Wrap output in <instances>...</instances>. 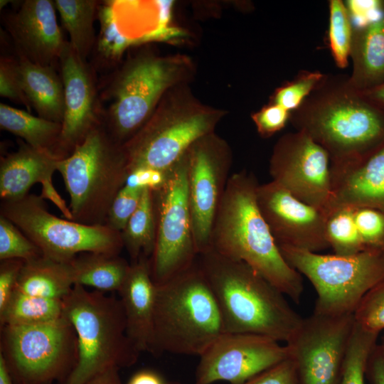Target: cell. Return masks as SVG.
Returning <instances> with one entry per match:
<instances>
[{
  "label": "cell",
  "instance_id": "cell-13",
  "mask_svg": "<svg viewBox=\"0 0 384 384\" xmlns=\"http://www.w3.org/2000/svg\"><path fill=\"white\" fill-rule=\"evenodd\" d=\"M353 314L326 316L313 312L285 343L294 361L299 384H339Z\"/></svg>",
  "mask_w": 384,
  "mask_h": 384
},
{
  "label": "cell",
  "instance_id": "cell-45",
  "mask_svg": "<svg viewBox=\"0 0 384 384\" xmlns=\"http://www.w3.org/2000/svg\"><path fill=\"white\" fill-rule=\"evenodd\" d=\"M366 378L369 384H384V359L377 345L368 358Z\"/></svg>",
  "mask_w": 384,
  "mask_h": 384
},
{
  "label": "cell",
  "instance_id": "cell-2",
  "mask_svg": "<svg viewBox=\"0 0 384 384\" xmlns=\"http://www.w3.org/2000/svg\"><path fill=\"white\" fill-rule=\"evenodd\" d=\"M289 122L326 151L331 165L358 159L384 143V110L348 77L324 75Z\"/></svg>",
  "mask_w": 384,
  "mask_h": 384
},
{
  "label": "cell",
  "instance_id": "cell-10",
  "mask_svg": "<svg viewBox=\"0 0 384 384\" xmlns=\"http://www.w3.org/2000/svg\"><path fill=\"white\" fill-rule=\"evenodd\" d=\"M41 196L1 201L0 215L11 221L43 256L69 262L82 252L119 255L124 248L120 232L106 225H89L50 213Z\"/></svg>",
  "mask_w": 384,
  "mask_h": 384
},
{
  "label": "cell",
  "instance_id": "cell-52",
  "mask_svg": "<svg viewBox=\"0 0 384 384\" xmlns=\"http://www.w3.org/2000/svg\"><path fill=\"white\" fill-rule=\"evenodd\" d=\"M48 384H53V383H48Z\"/></svg>",
  "mask_w": 384,
  "mask_h": 384
},
{
  "label": "cell",
  "instance_id": "cell-32",
  "mask_svg": "<svg viewBox=\"0 0 384 384\" xmlns=\"http://www.w3.org/2000/svg\"><path fill=\"white\" fill-rule=\"evenodd\" d=\"M379 334L366 330L355 322L339 384H365L368 361L378 343Z\"/></svg>",
  "mask_w": 384,
  "mask_h": 384
},
{
  "label": "cell",
  "instance_id": "cell-36",
  "mask_svg": "<svg viewBox=\"0 0 384 384\" xmlns=\"http://www.w3.org/2000/svg\"><path fill=\"white\" fill-rule=\"evenodd\" d=\"M353 213L366 250L384 249V212L370 207H354Z\"/></svg>",
  "mask_w": 384,
  "mask_h": 384
},
{
  "label": "cell",
  "instance_id": "cell-11",
  "mask_svg": "<svg viewBox=\"0 0 384 384\" xmlns=\"http://www.w3.org/2000/svg\"><path fill=\"white\" fill-rule=\"evenodd\" d=\"M187 153L168 171L164 184L152 191L156 235L154 250L149 260L156 285L185 272L198 257L188 203Z\"/></svg>",
  "mask_w": 384,
  "mask_h": 384
},
{
  "label": "cell",
  "instance_id": "cell-31",
  "mask_svg": "<svg viewBox=\"0 0 384 384\" xmlns=\"http://www.w3.org/2000/svg\"><path fill=\"white\" fill-rule=\"evenodd\" d=\"M324 213L326 238L334 254L349 256L366 250L355 223L352 208H337Z\"/></svg>",
  "mask_w": 384,
  "mask_h": 384
},
{
  "label": "cell",
  "instance_id": "cell-7",
  "mask_svg": "<svg viewBox=\"0 0 384 384\" xmlns=\"http://www.w3.org/2000/svg\"><path fill=\"white\" fill-rule=\"evenodd\" d=\"M277 245L287 263L313 285L316 293L313 312L319 314H354L366 294L384 279L383 250L341 256Z\"/></svg>",
  "mask_w": 384,
  "mask_h": 384
},
{
  "label": "cell",
  "instance_id": "cell-46",
  "mask_svg": "<svg viewBox=\"0 0 384 384\" xmlns=\"http://www.w3.org/2000/svg\"><path fill=\"white\" fill-rule=\"evenodd\" d=\"M164 378L157 371L142 369L134 373L126 384H168Z\"/></svg>",
  "mask_w": 384,
  "mask_h": 384
},
{
  "label": "cell",
  "instance_id": "cell-22",
  "mask_svg": "<svg viewBox=\"0 0 384 384\" xmlns=\"http://www.w3.org/2000/svg\"><path fill=\"white\" fill-rule=\"evenodd\" d=\"M156 289L149 259L142 257L131 263L118 293L124 313L127 336L140 353L150 352L151 349Z\"/></svg>",
  "mask_w": 384,
  "mask_h": 384
},
{
  "label": "cell",
  "instance_id": "cell-28",
  "mask_svg": "<svg viewBox=\"0 0 384 384\" xmlns=\"http://www.w3.org/2000/svg\"><path fill=\"white\" fill-rule=\"evenodd\" d=\"M70 43L80 58H87L94 48V21L98 1L95 0H54Z\"/></svg>",
  "mask_w": 384,
  "mask_h": 384
},
{
  "label": "cell",
  "instance_id": "cell-29",
  "mask_svg": "<svg viewBox=\"0 0 384 384\" xmlns=\"http://www.w3.org/2000/svg\"><path fill=\"white\" fill-rule=\"evenodd\" d=\"M124 248L132 262L150 259L155 247L156 221L152 191H143L139 204L121 233Z\"/></svg>",
  "mask_w": 384,
  "mask_h": 384
},
{
  "label": "cell",
  "instance_id": "cell-49",
  "mask_svg": "<svg viewBox=\"0 0 384 384\" xmlns=\"http://www.w3.org/2000/svg\"><path fill=\"white\" fill-rule=\"evenodd\" d=\"M0 384H14L3 356L0 354Z\"/></svg>",
  "mask_w": 384,
  "mask_h": 384
},
{
  "label": "cell",
  "instance_id": "cell-14",
  "mask_svg": "<svg viewBox=\"0 0 384 384\" xmlns=\"http://www.w3.org/2000/svg\"><path fill=\"white\" fill-rule=\"evenodd\" d=\"M188 193L193 240L198 256L211 250L212 230L231 164L225 142L213 133L188 153Z\"/></svg>",
  "mask_w": 384,
  "mask_h": 384
},
{
  "label": "cell",
  "instance_id": "cell-47",
  "mask_svg": "<svg viewBox=\"0 0 384 384\" xmlns=\"http://www.w3.org/2000/svg\"><path fill=\"white\" fill-rule=\"evenodd\" d=\"M119 370L117 368L107 370L91 378L84 384H122Z\"/></svg>",
  "mask_w": 384,
  "mask_h": 384
},
{
  "label": "cell",
  "instance_id": "cell-30",
  "mask_svg": "<svg viewBox=\"0 0 384 384\" xmlns=\"http://www.w3.org/2000/svg\"><path fill=\"white\" fill-rule=\"evenodd\" d=\"M63 315V299L14 292L2 311L0 325H31L49 322Z\"/></svg>",
  "mask_w": 384,
  "mask_h": 384
},
{
  "label": "cell",
  "instance_id": "cell-17",
  "mask_svg": "<svg viewBox=\"0 0 384 384\" xmlns=\"http://www.w3.org/2000/svg\"><path fill=\"white\" fill-rule=\"evenodd\" d=\"M260 210L277 245L319 252L329 247L326 215L271 181L258 186Z\"/></svg>",
  "mask_w": 384,
  "mask_h": 384
},
{
  "label": "cell",
  "instance_id": "cell-37",
  "mask_svg": "<svg viewBox=\"0 0 384 384\" xmlns=\"http://www.w3.org/2000/svg\"><path fill=\"white\" fill-rule=\"evenodd\" d=\"M356 324L376 333L384 330V279L363 297L354 314Z\"/></svg>",
  "mask_w": 384,
  "mask_h": 384
},
{
  "label": "cell",
  "instance_id": "cell-5",
  "mask_svg": "<svg viewBox=\"0 0 384 384\" xmlns=\"http://www.w3.org/2000/svg\"><path fill=\"white\" fill-rule=\"evenodd\" d=\"M63 314L77 338L76 362L65 384H84L107 370L137 361L141 353L127 336L119 298L75 284L63 299Z\"/></svg>",
  "mask_w": 384,
  "mask_h": 384
},
{
  "label": "cell",
  "instance_id": "cell-39",
  "mask_svg": "<svg viewBox=\"0 0 384 384\" xmlns=\"http://www.w3.org/2000/svg\"><path fill=\"white\" fill-rule=\"evenodd\" d=\"M0 95L23 105L28 112L31 110V104L23 90L18 59L11 56L1 57Z\"/></svg>",
  "mask_w": 384,
  "mask_h": 384
},
{
  "label": "cell",
  "instance_id": "cell-43",
  "mask_svg": "<svg viewBox=\"0 0 384 384\" xmlns=\"http://www.w3.org/2000/svg\"><path fill=\"white\" fill-rule=\"evenodd\" d=\"M24 261L21 260H1L0 264V312L4 310L12 297L18 277Z\"/></svg>",
  "mask_w": 384,
  "mask_h": 384
},
{
  "label": "cell",
  "instance_id": "cell-4",
  "mask_svg": "<svg viewBox=\"0 0 384 384\" xmlns=\"http://www.w3.org/2000/svg\"><path fill=\"white\" fill-rule=\"evenodd\" d=\"M223 333L216 298L197 260L156 285L149 353L200 356Z\"/></svg>",
  "mask_w": 384,
  "mask_h": 384
},
{
  "label": "cell",
  "instance_id": "cell-16",
  "mask_svg": "<svg viewBox=\"0 0 384 384\" xmlns=\"http://www.w3.org/2000/svg\"><path fill=\"white\" fill-rule=\"evenodd\" d=\"M199 357L194 384H242L289 358V352L266 336L225 332Z\"/></svg>",
  "mask_w": 384,
  "mask_h": 384
},
{
  "label": "cell",
  "instance_id": "cell-8",
  "mask_svg": "<svg viewBox=\"0 0 384 384\" xmlns=\"http://www.w3.org/2000/svg\"><path fill=\"white\" fill-rule=\"evenodd\" d=\"M180 61L142 54L127 60L102 93V121L118 144L124 145L147 122L166 90L174 82Z\"/></svg>",
  "mask_w": 384,
  "mask_h": 384
},
{
  "label": "cell",
  "instance_id": "cell-24",
  "mask_svg": "<svg viewBox=\"0 0 384 384\" xmlns=\"http://www.w3.org/2000/svg\"><path fill=\"white\" fill-rule=\"evenodd\" d=\"M17 59L23 90L31 107L38 117L62 124L65 100L61 75L53 65L36 64L21 57Z\"/></svg>",
  "mask_w": 384,
  "mask_h": 384
},
{
  "label": "cell",
  "instance_id": "cell-15",
  "mask_svg": "<svg viewBox=\"0 0 384 384\" xmlns=\"http://www.w3.org/2000/svg\"><path fill=\"white\" fill-rule=\"evenodd\" d=\"M269 170L272 181L324 212L331 197L330 159L307 134L296 131L281 137L274 146Z\"/></svg>",
  "mask_w": 384,
  "mask_h": 384
},
{
  "label": "cell",
  "instance_id": "cell-50",
  "mask_svg": "<svg viewBox=\"0 0 384 384\" xmlns=\"http://www.w3.org/2000/svg\"><path fill=\"white\" fill-rule=\"evenodd\" d=\"M377 346L384 359V334L380 338V341H378Z\"/></svg>",
  "mask_w": 384,
  "mask_h": 384
},
{
  "label": "cell",
  "instance_id": "cell-27",
  "mask_svg": "<svg viewBox=\"0 0 384 384\" xmlns=\"http://www.w3.org/2000/svg\"><path fill=\"white\" fill-rule=\"evenodd\" d=\"M0 127L23 139L29 146L63 158L59 152L62 124L0 104Z\"/></svg>",
  "mask_w": 384,
  "mask_h": 384
},
{
  "label": "cell",
  "instance_id": "cell-53",
  "mask_svg": "<svg viewBox=\"0 0 384 384\" xmlns=\"http://www.w3.org/2000/svg\"><path fill=\"white\" fill-rule=\"evenodd\" d=\"M383 250H384V249H383Z\"/></svg>",
  "mask_w": 384,
  "mask_h": 384
},
{
  "label": "cell",
  "instance_id": "cell-42",
  "mask_svg": "<svg viewBox=\"0 0 384 384\" xmlns=\"http://www.w3.org/2000/svg\"><path fill=\"white\" fill-rule=\"evenodd\" d=\"M351 21L353 28H360L384 15V1H346Z\"/></svg>",
  "mask_w": 384,
  "mask_h": 384
},
{
  "label": "cell",
  "instance_id": "cell-18",
  "mask_svg": "<svg viewBox=\"0 0 384 384\" xmlns=\"http://www.w3.org/2000/svg\"><path fill=\"white\" fill-rule=\"evenodd\" d=\"M64 86L65 110L59 143L63 159L102 123V106L94 70L66 41L58 58Z\"/></svg>",
  "mask_w": 384,
  "mask_h": 384
},
{
  "label": "cell",
  "instance_id": "cell-12",
  "mask_svg": "<svg viewBox=\"0 0 384 384\" xmlns=\"http://www.w3.org/2000/svg\"><path fill=\"white\" fill-rule=\"evenodd\" d=\"M219 117L214 112L203 110L173 112L159 106L123 145L129 174L137 168L169 171L195 143L212 134Z\"/></svg>",
  "mask_w": 384,
  "mask_h": 384
},
{
  "label": "cell",
  "instance_id": "cell-48",
  "mask_svg": "<svg viewBox=\"0 0 384 384\" xmlns=\"http://www.w3.org/2000/svg\"><path fill=\"white\" fill-rule=\"evenodd\" d=\"M361 92L368 100L384 110V82L370 90Z\"/></svg>",
  "mask_w": 384,
  "mask_h": 384
},
{
  "label": "cell",
  "instance_id": "cell-6",
  "mask_svg": "<svg viewBox=\"0 0 384 384\" xmlns=\"http://www.w3.org/2000/svg\"><path fill=\"white\" fill-rule=\"evenodd\" d=\"M57 171L70 196L72 220L106 225L110 208L125 185L129 170L123 146L111 137L102 123L69 156L58 162Z\"/></svg>",
  "mask_w": 384,
  "mask_h": 384
},
{
  "label": "cell",
  "instance_id": "cell-35",
  "mask_svg": "<svg viewBox=\"0 0 384 384\" xmlns=\"http://www.w3.org/2000/svg\"><path fill=\"white\" fill-rule=\"evenodd\" d=\"M41 256L39 248L11 221L0 215V260L28 262Z\"/></svg>",
  "mask_w": 384,
  "mask_h": 384
},
{
  "label": "cell",
  "instance_id": "cell-19",
  "mask_svg": "<svg viewBox=\"0 0 384 384\" xmlns=\"http://www.w3.org/2000/svg\"><path fill=\"white\" fill-rule=\"evenodd\" d=\"M51 0H26L6 14L5 26L18 57L42 65H53L65 43Z\"/></svg>",
  "mask_w": 384,
  "mask_h": 384
},
{
  "label": "cell",
  "instance_id": "cell-38",
  "mask_svg": "<svg viewBox=\"0 0 384 384\" xmlns=\"http://www.w3.org/2000/svg\"><path fill=\"white\" fill-rule=\"evenodd\" d=\"M144 189L124 185L114 198L108 212L106 225L122 233L137 210Z\"/></svg>",
  "mask_w": 384,
  "mask_h": 384
},
{
  "label": "cell",
  "instance_id": "cell-34",
  "mask_svg": "<svg viewBox=\"0 0 384 384\" xmlns=\"http://www.w3.org/2000/svg\"><path fill=\"white\" fill-rule=\"evenodd\" d=\"M324 75L319 71L299 72L292 80L275 90L272 102L290 112L296 110L318 86Z\"/></svg>",
  "mask_w": 384,
  "mask_h": 384
},
{
  "label": "cell",
  "instance_id": "cell-21",
  "mask_svg": "<svg viewBox=\"0 0 384 384\" xmlns=\"http://www.w3.org/2000/svg\"><path fill=\"white\" fill-rule=\"evenodd\" d=\"M62 159L48 151L36 149L20 141L17 151L1 157L0 161V198L14 201L28 194L36 183L42 186L43 198L57 200L59 194L52 183V176Z\"/></svg>",
  "mask_w": 384,
  "mask_h": 384
},
{
  "label": "cell",
  "instance_id": "cell-44",
  "mask_svg": "<svg viewBox=\"0 0 384 384\" xmlns=\"http://www.w3.org/2000/svg\"><path fill=\"white\" fill-rule=\"evenodd\" d=\"M168 171L150 168H137L129 172L125 185L134 188L156 191L166 182Z\"/></svg>",
  "mask_w": 384,
  "mask_h": 384
},
{
  "label": "cell",
  "instance_id": "cell-20",
  "mask_svg": "<svg viewBox=\"0 0 384 384\" xmlns=\"http://www.w3.org/2000/svg\"><path fill=\"white\" fill-rule=\"evenodd\" d=\"M331 197L324 213L341 207L384 212V143L355 161L331 165Z\"/></svg>",
  "mask_w": 384,
  "mask_h": 384
},
{
  "label": "cell",
  "instance_id": "cell-26",
  "mask_svg": "<svg viewBox=\"0 0 384 384\" xmlns=\"http://www.w3.org/2000/svg\"><path fill=\"white\" fill-rule=\"evenodd\" d=\"M74 285L102 292H119L131 267L119 255L82 252L70 261Z\"/></svg>",
  "mask_w": 384,
  "mask_h": 384
},
{
  "label": "cell",
  "instance_id": "cell-3",
  "mask_svg": "<svg viewBox=\"0 0 384 384\" xmlns=\"http://www.w3.org/2000/svg\"><path fill=\"white\" fill-rule=\"evenodd\" d=\"M197 262L216 298L227 333L266 336L286 343L303 318L286 296L245 262L213 250Z\"/></svg>",
  "mask_w": 384,
  "mask_h": 384
},
{
  "label": "cell",
  "instance_id": "cell-51",
  "mask_svg": "<svg viewBox=\"0 0 384 384\" xmlns=\"http://www.w3.org/2000/svg\"><path fill=\"white\" fill-rule=\"evenodd\" d=\"M168 384H183V383H178V382H169Z\"/></svg>",
  "mask_w": 384,
  "mask_h": 384
},
{
  "label": "cell",
  "instance_id": "cell-23",
  "mask_svg": "<svg viewBox=\"0 0 384 384\" xmlns=\"http://www.w3.org/2000/svg\"><path fill=\"white\" fill-rule=\"evenodd\" d=\"M350 56L353 70L348 84L363 92L384 82V15L360 28H353Z\"/></svg>",
  "mask_w": 384,
  "mask_h": 384
},
{
  "label": "cell",
  "instance_id": "cell-9",
  "mask_svg": "<svg viewBox=\"0 0 384 384\" xmlns=\"http://www.w3.org/2000/svg\"><path fill=\"white\" fill-rule=\"evenodd\" d=\"M0 354L14 384L65 380L76 362V334L64 314L46 323L4 325Z\"/></svg>",
  "mask_w": 384,
  "mask_h": 384
},
{
  "label": "cell",
  "instance_id": "cell-1",
  "mask_svg": "<svg viewBox=\"0 0 384 384\" xmlns=\"http://www.w3.org/2000/svg\"><path fill=\"white\" fill-rule=\"evenodd\" d=\"M255 176L241 171L230 176L215 219L211 250L245 262L299 304L302 274L283 257L257 201Z\"/></svg>",
  "mask_w": 384,
  "mask_h": 384
},
{
  "label": "cell",
  "instance_id": "cell-25",
  "mask_svg": "<svg viewBox=\"0 0 384 384\" xmlns=\"http://www.w3.org/2000/svg\"><path fill=\"white\" fill-rule=\"evenodd\" d=\"M73 286L70 261H57L43 255L24 262L14 292L63 300Z\"/></svg>",
  "mask_w": 384,
  "mask_h": 384
},
{
  "label": "cell",
  "instance_id": "cell-41",
  "mask_svg": "<svg viewBox=\"0 0 384 384\" xmlns=\"http://www.w3.org/2000/svg\"><path fill=\"white\" fill-rule=\"evenodd\" d=\"M242 384H299V380L295 364L289 358Z\"/></svg>",
  "mask_w": 384,
  "mask_h": 384
},
{
  "label": "cell",
  "instance_id": "cell-40",
  "mask_svg": "<svg viewBox=\"0 0 384 384\" xmlns=\"http://www.w3.org/2000/svg\"><path fill=\"white\" fill-rule=\"evenodd\" d=\"M291 112L271 102L252 115L259 134L267 138L282 130L289 121Z\"/></svg>",
  "mask_w": 384,
  "mask_h": 384
},
{
  "label": "cell",
  "instance_id": "cell-33",
  "mask_svg": "<svg viewBox=\"0 0 384 384\" xmlns=\"http://www.w3.org/2000/svg\"><path fill=\"white\" fill-rule=\"evenodd\" d=\"M329 6V43L336 65L345 68L348 65L353 27L345 3L331 0Z\"/></svg>",
  "mask_w": 384,
  "mask_h": 384
}]
</instances>
